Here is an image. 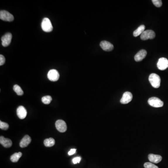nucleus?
Returning <instances> with one entry per match:
<instances>
[{"label": "nucleus", "mask_w": 168, "mask_h": 168, "mask_svg": "<svg viewBox=\"0 0 168 168\" xmlns=\"http://www.w3.org/2000/svg\"><path fill=\"white\" fill-rule=\"evenodd\" d=\"M148 158L150 162L152 163H155V164H158L162 160V157L161 155L153 154L149 155Z\"/></svg>", "instance_id": "ddd939ff"}, {"label": "nucleus", "mask_w": 168, "mask_h": 168, "mask_svg": "<svg viewBox=\"0 0 168 168\" xmlns=\"http://www.w3.org/2000/svg\"><path fill=\"white\" fill-rule=\"evenodd\" d=\"M76 149H71V150L69 151V152H68V155H73L74 154L76 153Z\"/></svg>", "instance_id": "bb28decb"}, {"label": "nucleus", "mask_w": 168, "mask_h": 168, "mask_svg": "<svg viewBox=\"0 0 168 168\" xmlns=\"http://www.w3.org/2000/svg\"><path fill=\"white\" fill-rule=\"evenodd\" d=\"M0 143L4 147L6 148L11 147L12 145V142L11 140L5 138L3 136L0 137Z\"/></svg>", "instance_id": "2eb2a0df"}, {"label": "nucleus", "mask_w": 168, "mask_h": 168, "mask_svg": "<svg viewBox=\"0 0 168 168\" xmlns=\"http://www.w3.org/2000/svg\"><path fill=\"white\" fill-rule=\"evenodd\" d=\"M157 67L160 70L163 71L168 68V60L165 58L159 59L157 64Z\"/></svg>", "instance_id": "6e6552de"}, {"label": "nucleus", "mask_w": 168, "mask_h": 168, "mask_svg": "<svg viewBox=\"0 0 168 168\" xmlns=\"http://www.w3.org/2000/svg\"><path fill=\"white\" fill-rule=\"evenodd\" d=\"M56 129L61 133L65 132L67 130V125L63 120H59L56 121L55 123Z\"/></svg>", "instance_id": "423d86ee"}, {"label": "nucleus", "mask_w": 168, "mask_h": 168, "mask_svg": "<svg viewBox=\"0 0 168 168\" xmlns=\"http://www.w3.org/2000/svg\"><path fill=\"white\" fill-rule=\"evenodd\" d=\"M148 103L154 107H161L164 106V102L157 97H151L148 100Z\"/></svg>", "instance_id": "7ed1b4c3"}, {"label": "nucleus", "mask_w": 168, "mask_h": 168, "mask_svg": "<svg viewBox=\"0 0 168 168\" xmlns=\"http://www.w3.org/2000/svg\"><path fill=\"white\" fill-rule=\"evenodd\" d=\"M9 128V125L8 124L5 122L0 121V128L2 130H6L8 129Z\"/></svg>", "instance_id": "4be33fe9"}, {"label": "nucleus", "mask_w": 168, "mask_h": 168, "mask_svg": "<svg viewBox=\"0 0 168 168\" xmlns=\"http://www.w3.org/2000/svg\"><path fill=\"white\" fill-rule=\"evenodd\" d=\"M52 100V98L50 96L47 95L42 98V101L44 104H49Z\"/></svg>", "instance_id": "412c9836"}, {"label": "nucleus", "mask_w": 168, "mask_h": 168, "mask_svg": "<svg viewBox=\"0 0 168 168\" xmlns=\"http://www.w3.org/2000/svg\"><path fill=\"white\" fill-rule=\"evenodd\" d=\"M145 26L144 25H142L140 26L136 30H135L133 32V35L134 37H137L138 36L141 35L145 30Z\"/></svg>", "instance_id": "f3484780"}, {"label": "nucleus", "mask_w": 168, "mask_h": 168, "mask_svg": "<svg viewBox=\"0 0 168 168\" xmlns=\"http://www.w3.org/2000/svg\"><path fill=\"white\" fill-rule=\"evenodd\" d=\"M144 167L145 168H159L152 162H147L144 164Z\"/></svg>", "instance_id": "5701e85b"}, {"label": "nucleus", "mask_w": 168, "mask_h": 168, "mask_svg": "<svg viewBox=\"0 0 168 168\" xmlns=\"http://www.w3.org/2000/svg\"><path fill=\"white\" fill-rule=\"evenodd\" d=\"M5 62V58L2 55H0V66H1L4 64Z\"/></svg>", "instance_id": "a878e982"}, {"label": "nucleus", "mask_w": 168, "mask_h": 168, "mask_svg": "<svg viewBox=\"0 0 168 168\" xmlns=\"http://www.w3.org/2000/svg\"><path fill=\"white\" fill-rule=\"evenodd\" d=\"M22 153L21 152L14 153L11 156V160L12 162H16L18 161L19 159L22 157Z\"/></svg>", "instance_id": "6ab92c4d"}, {"label": "nucleus", "mask_w": 168, "mask_h": 168, "mask_svg": "<svg viewBox=\"0 0 168 168\" xmlns=\"http://www.w3.org/2000/svg\"><path fill=\"white\" fill-rule=\"evenodd\" d=\"M132 94L129 92H126L123 93L122 98L120 100V102L123 104H127L130 102L132 100Z\"/></svg>", "instance_id": "1a4fd4ad"}, {"label": "nucleus", "mask_w": 168, "mask_h": 168, "mask_svg": "<svg viewBox=\"0 0 168 168\" xmlns=\"http://www.w3.org/2000/svg\"><path fill=\"white\" fill-rule=\"evenodd\" d=\"M149 81L153 88H158L160 86L161 78L160 76L155 73H152L150 75Z\"/></svg>", "instance_id": "f257e3e1"}, {"label": "nucleus", "mask_w": 168, "mask_h": 168, "mask_svg": "<svg viewBox=\"0 0 168 168\" xmlns=\"http://www.w3.org/2000/svg\"><path fill=\"white\" fill-rule=\"evenodd\" d=\"M42 29L44 32H50L53 30V26L49 19L44 18L41 24Z\"/></svg>", "instance_id": "f03ea898"}, {"label": "nucleus", "mask_w": 168, "mask_h": 168, "mask_svg": "<svg viewBox=\"0 0 168 168\" xmlns=\"http://www.w3.org/2000/svg\"><path fill=\"white\" fill-rule=\"evenodd\" d=\"M13 90L18 95L21 96L23 95V91L19 85H15L13 87Z\"/></svg>", "instance_id": "aec40b11"}, {"label": "nucleus", "mask_w": 168, "mask_h": 168, "mask_svg": "<svg viewBox=\"0 0 168 168\" xmlns=\"http://www.w3.org/2000/svg\"><path fill=\"white\" fill-rule=\"evenodd\" d=\"M31 139L30 136L28 135L24 136L20 143V146L21 148H25L28 146V145L31 143Z\"/></svg>", "instance_id": "dca6fc26"}, {"label": "nucleus", "mask_w": 168, "mask_h": 168, "mask_svg": "<svg viewBox=\"0 0 168 168\" xmlns=\"http://www.w3.org/2000/svg\"><path fill=\"white\" fill-rule=\"evenodd\" d=\"M55 143V140L52 138L46 139L44 140V144L45 145V146L47 147L53 146Z\"/></svg>", "instance_id": "a211bd4d"}, {"label": "nucleus", "mask_w": 168, "mask_h": 168, "mask_svg": "<svg viewBox=\"0 0 168 168\" xmlns=\"http://www.w3.org/2000/svg\"><path fill=\"white\" fill-rule=\"evenodd\" d=\"M16 113L17 115L19 118L20 119H24L26 117L27 114L26 109L23 106H19L17 110H16Z\"/></svg>", "instance_id": "f8f14e48"}, {"label": "nucleus", "mask_w": 168, "mask_h": 168, "mask_svg": "<svg viewBox=\"0 0 168 168\" xmlns=\"http://www.w3.org/2000/svg\"><path fill=\"white\" fill-rule=\"evenodd\" d=\"M155 34L152 30H147L144 31L140 35V39L143 40H147L148 39H153L155 37Z\"/></svg>", "instance_id": "39448f33"}, {"label": "nucleus", "mask_w": 168, "mask_h": 168, "mask_svg": "<svg viewBox=\"0 0 168 168\" xmlns=\"http://www.w3.org/2000/svg\"><path fill=\"white\" fill-rule=\"evenodd\" d=\"M100 46L104 51L110 52L114 49V45L111 43L107 41H103L100 43Z\"/></svg>", "instance_id": "9b49d317"}, {"label": "nucleus", "mask_w": 168, "mask_h": 168, "mask_svg": "<svg viewBox=\"0 0 168 168\" xmlns=\"http://www.w3.org/2000/svg\"><path fill=\"white\" fill-rule=\"evenodd\" d=\"M0 19L3 21L7 22H12L14 17L11 14L6 11H0Z\"/></svg>", "instance_id": "20e7f679"}, {"label": "nucleus", "mask_w": 168, "mask_h": 168, "mask_svg": "<svg viewBox=\"0 0 168 168\" xmlns=\"http://www.w3.org/2000/svg\"><path fill=\"white\" fill-rule=\"evenodd\" d=\"M12 36L11 33H8L4 35L3 37H1V41H2V45L4 47H7L11 44V42Z\"/></svg>", "instance_id": "9d476101"}, {"label": "nucleus", "mask_w": 168, "mask_h": 168, "mask_svg": "<svg viewBox=\"0 0 168 168\" xmlns=\"http://www.w3.org/2000/svg\"><path fill=\"white\" fill-rule=\"evenodd\" d=\"M48 78L52 81H56L59 78V74L55 69L49 71L47 74Z\"/></svg>", "instance_id": "0eeeda50"}, {"label": "nucleus", "mask_w": 168, "mask_h": 168, "mask_svg": "<svg viewBox=\"0 0 168 168\" xmlns=\"http://www.w3.org/2000/svg\"><path fill=\"white\" fill-rule=\"evenodd\" d=\"M152 1L153 4L158 8H160L162 5V1L161 0H152Z\"/></svg>", "instance_id": "b1692460"}, {"label": "nucleus", "mask_w": 168, "mask_h": 168, "mask_svg": "<svg viewBox=\"0 0 168 168\" xmlns=\"http://www.w3.org/2000/svg\"><path fill=\"white\" fill-rule=\"evenodd\" d=\"M147 52L145 50H141L138 52L135 56V60L136 62H140L146 57L147 55Z\"/></svg>", "instance_id": "4468645a"}, {"label": "nucleus", "mask_w": 168, "mask_h": 168, "mask_svg": "<svg viewBox=\"0 0 168 168\" xmlns=\"http://www.w3.org/2000/svg\"><path fill=\"white\" fill-rule=\"evenodd\" d=\"M81 158L80 157H76L74 158L73 159V164H79L80 162Z\"/></svg>", "instance_id": "393cba45"}]
</instances>
